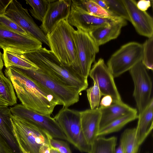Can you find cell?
<instances>
[{
	"instance_id": "obj_1",
	"label": "cell",
	"mask_w": 153,
	"mask_h": 153,
	"mask_svg": "<svg viewBox=\"0 0 153 153\" xmlns=\"http://www.w3.org/2000/svg\"><path fill=\"white\" fill-rule=\"evenodd\" d=\"M4 72L22 104L27 108L42 115H50L56 106L62 105L54 95L18 68H7Z\"/></svg>"
},
{
	"instance_id": "obj_2",
	"label": "cell",
	"mask_w": 153,
	"mask_h": 153,
	"mask_svg": "<svg viewBox=\"0 0 153 153\" xmlns=\"http://www.w3.org/2000/svg\"><path fill=\"white\" fill-rule=\"evenodd\" d=\"M22 54L39 68L65 84L78 88L81 92L88 88L87 79L78 74L71 67L63 65L45 48Z\"/></svg>"
},
{
	"instance_id": "obj_3",
	"label": "cell",
	"mask_w": 153,
	"mask_h": 153,
	"mask_svg": "<svg viewBox=\"0 0 153 153\" xmlns=\"http://www.w3.org/2000/svg\"><path fill=\"white\" fill-rule=\"evenodd\" d=\"M75 30L67 19L63 20L46 36L51 51L59 61L65 66L71 67L78 74Z\"/></svg>"
},
{
	"instance_id": "obj_4",
	"label": "cell",
	"mask_w": 153,
	"mask_h": 153,
	"mask_svg": "<svg viewBox=\"0 0 153 153\" xmlns=\"http://www.w3.org/2000/svg\"><path fill=\"white\" fill-rule=\"evenodd\" d=\"M12 121L13 133L19 148L27 153H39L42 145H51L52 137L41 128L13 115Z\"/></svg>"
},
{
	"instance_id": "obj_5",
	"label": "cell",
	"mask_w": 153,
	"mask_h": 153,
	"mask_svg": "<svg viewBox=\"0 0 153 153\" xmlns=\"http://www.w3.org/2000/svg\"><path fill=\"white\" fill-rule=\"evenodd\" d=\"M17 68L54 95L63 107L68 108L79 101L81 92L78 88L65 84L39 68L36 70Z\"/></svg>"
},
{
	"instance_id": "obj_6",
	"label": "cell",
	"mask_w": 153,
	"mask_h": 153,
	"mask_svg": "<svg viewBox=\"0 0 153 153\" xmlns=\"http://www.w3.org/2000/svg\"><path fill=\"white\" fill-rule=\"evenodd\" d=\"M54 118L68 141L81 152L89 153L90 146L87 143L82 130L80 111L63 107Z\"/></svg>"
},
{
	"instance_id": "obj_7",
	"label": "cell",
	"mask_w": 153,
	"mask_h": 153,
	"mask_svg": "<svg viewBox=\"0 0 153 153\" xmlns=\"http://www.w3.org/2000/svg\"><path fill=\"white\" fill-rule=\"evenodd\" d=\"M143 45L132 42L122 46L108 60L107 66L114 77L129 71L142 59Z\"/></svg>"
},
{
	"instance_id": "obj_8",
	"label": "cell",
	"mask_w": 153,
	"mask_h": 153,
	"mask_svg": "<svg viewBox=\"0 0 153 153\" xmlns=\"http://www.w3.org/2000/svg\"><path fill=\"white\" fill-rule=\"evenodd\" d=\"M74 36L76 51L77 73L87 79L91 65L99 52V46L87 32L77 29L74 31Z\"/></svg>"
},
{
	"instance_id": "obj_9",
	"label": "cell",
	"mask_w": 153,
	"mask_h": 153,
	"mask_svg": "<svg viewBox=\"0 0 153 153\" xmlns=\"http://www.w3.org/2000/svg\"><path fill=\"white\" fill-rule=\"evenodd\" d=\"M10 108L12 115L35 125L46 132L53 138L67 140L58 123L50 115L38 113L22 104L15 105Z\"/></svg>"
},
{
	"instance_id": "obj_10",
	"label": "cell",
	"mask_w": 153,
	"mask_h": 153,
	"mask_svg": "<svg viewBox=\"0 0 153 153\" xmlns=\"http://www.w3.org/2000/svg\"><path fill=\"white\" fill-rule=\"evenodd\" d=\"M123 19L119 16L102 18L91 15L83 9L78 0H71L70 13L67 21L72 26L89 33L105 25L111 24Z\"/></svg>"
},
{
	"instance_id": "obj_11",
	"label": "cell",
	"mask_w": 153,
	"mask_h": 153,
	"mask_svg": "<svg viewBox=\"0 0 153 153\" xmlns=\"http://www.w3.org/2000/svg\"><path fill=\"white\" fill-rule=\"evenodd\" d=\"M147 69L141 61L129 70L134 84L133 96L139 114L144 110L152 97V82Z\"/></svg>"
},
{
	"instance_id": "obj_12",
	"label": "cell",
	"mask_w": 153,
	"mask_h": 153,
	"mask_svg": "<svg viewBox=\"0 0 153 153\" xmlns=\"http://www.w3.org/2000/svg\"><path fill=\"white\" fill-rule=\"evenodd\" d=\"M42 42L28 35H24L0 25V48L23 54L42 47Z\"/></svg>"
},
{
	"instance_id": "obj_13",
	"label": "cell",
	"mask_w": 153,
	"mask_h": 153,
	"mask_svg": "<svg viewBox=\"0 0 153 153\" xmlns=\"http://www.w3.org/2000/svg\"><path fill=\"white\" fill-rule=\"evenodd\" d=\"M5 15L17 23L28 35L49 46L46 36L35 23L27 10L23 7L20 2L12 0Z\"/></svg>"
},
{
	"instance_id": "obj_14",
	"label": "cell",
	"mask_w": 153,
	"mask_h": 153,
	"mask_svg": "<svg viewBox=\"0 0 153 153\" xmlns=\"http://www.w3.org/2000/svg\"><path fill=\"white\" fill-rule=\"evenodd\" d=\"M89 76L98 86L102 96L111 97L113 102L122 101L114 77L103 59H99L91 69Z\"/></svg>"
},
{
	"instance_id": "obj_15",
	"label": "cell",
	"mask_w": 153,
	"mask_h": 153,
	"mask_svg": "<svg viewBox=\"0 0 153 153\" xmlns=\"http://www.w3.org/2000/svg\"><path fill=\"white\" fill-rule=\"evenodd\" d=\"M71 0H51L39 27L46 36L62 20L69 15Z\"/></svg>"
},
{
	"instance_id": "obj_16",
	"label": "cell",
	"mask_w": 153,
	"mask_h": 153,
	"mask_svg": "<svg viewBox=\"0 0 153 153\" xmlns=\"http://www.w3.org/2000/svg\"><path fill=\"white\" fill-rule=\"evenodd\" d=\"M130 19L137 33L148 38L153 37V19L146 11L137 7L134 0H123Z\"/></svg>"
},
{
	"instance_id": "obj_17",
	"label": "cell",
	"mask_w": 153,
	"mask_h": 153,
	"mask_svg": "<svg viewBox=\"0 0 153 153\" xmlns=\"http://www.w3.org/2000/svg\"><path fill=\"white\" fill-rule=\"evenodd\" d=\"M81 128L86 141L90 146L98 137L101 112L99 107L80 111Z\"/></svg>"
},
{
	"instance_id": "obj_18",
	"label": "cell",
	"mask_w": 153,
	"mask_h": 153,
	"mask_svg": "<svg viewBox=\"0 0 153 153\" xmlns=\"http://www.w3.org/2000/svg\"><path fill=\"white\" fill-rule=\"evenodd\" d=\"M127 24L126 20L122 19L111 24L99 27L88 33L99 46L116 39L120 34L122 28Z\"/></svg>"
},
{
	"instance_id": "obj_19",
	"label": "cell",
	"mask_w": 153,
	"mask_h": 153,
	"mask_svg": "<svg viewBox=\"0 0 153 153\" xmlns=\"http://www.w3.org/2000/svg\"><path fill=\"white\" fill-rule=\"evenodd\" d=\"M99 108L101 114L100 129L120 117L129 114L137 112V109L131 107L122 101L112 102L108 106H100Z\"/></svg>"
},
{
	"instance_id": "obj_20",
	"label": "cell",
	"mask_w": 153,
	"mask_h": 153,
	"mask_svg": "<svg viewBox=\"0 0 153 153\" xmlns=\"http://www.w3.org/2000/svg\"><path fill=\"white\" fill-rule=\"evenodd\" d=\"M12 116L8 106H0V134L8 143L14 153H21L13 133Z\"/></svg>"
},
{
	"instance_id": "obj_21",
	"label": "cell",
	"mask_w": 153,
	"mask_h": 153,
	"mask_svg": "<svg viewBox=\"0 0 153 153\" xmlns=\"http://www.w3.org/2000/svg\"><path fill=\"white\" fill-rule=\"evenodd\" d=\"M153 116V99L152 97L144 110L138 115L136 127L140 145L143 142L152 129Z\"/></svg>"
},
{
	"instance_id": "obj_22",
	"label": "cell",
	"mask_w": 153,
	"mask_h": 153,
	"mask_svg": "<svg viewBox=\"0 0 153 153\" xmlns=\"http://www.w3.org/2000/svg\"><path fill=\"white\" fill-rule=\"evenodd\" d=\"M2 58L4 65L6 68L13 67L33 70H36L39 68L35 65L25 58L22 54L4 50Z\"/></svg>"
},
{
	"instance_id": "obj_23",
	"label": "cell",
	"mask_w": 153,
	"mask_h": 153,
	"mask_svg": "<svg viewBox=\"0 0 153 153\" xmlns=\"http://www.w3.org/2000/svg\"><path fill=\"white\" fill-rule=\"evenodd\" d=\"M120 144L123 153H138L140 145L137 128L125 129L121 135Z\"/></svg>"
},
{
	"instance_id": "obj_24",
	"label": "cell",
	"mask_w": 153,
	"mask_h": 153,
	"mask_svg": "<svg viewBox=\"0 0 153 153\" xmlns=\"http://www.w3.org/2000/svg\"><path fill=\"white\" fill-rule=\"evenodd\" d=\"M117 138L98 136L90 145L89 153H115Z\"/></svg>"
},
{
	"instance_id": "obj_25",
	"label": "cell",
	"mask_w": 153,
	"mask_h": 153,
	"mask_svg": "<svg viewBox=\"0 0 153 153\" xmlns=\"http://www.w3.org/2000/svg\"><path fill=\"white\" fill-rule=\"evenodd\" d=\"M14 88L10 80L0 71V99L8 106L16 104L17 99Z\"/></svg>"
},
{
	"instance_id": "obj_26",
	"label": "cell",
	"mask_w": 153,
	"mask_h": 153,
	"mask_svg": "<svg viewBox=\"0 0 153 153\" xmlns=\"http://www.w3.org/2000/svg\"><path fill=\"white\" fill-rule=\"evenodd\" d=\"M138 117L137 113H132L117 119L100 129L97 136L118 131L127 123L137 119Z\"/></svg>"
},
{
	"instance_id": "obj_27",
	"label": "cell",
	"mask_w": 153,
	"mask_h": 153,
	"mask_svg": "<svg viewBox=\"0 0 153 153\" xmlns=\"http://www.w3.org/2000/svg\"><path fill=\"white\" fill-rule=\"evenodd\" d=\"M78 1L82 7L91 15L102 18L118 16L105 10L93 0Z\"/></svg>"
},
{
	"instance_id": "obj_28",
	"label": "cell",
	"mask_w": 153,
	"mask_h": 153,
	"mask_svg": "<svg viewBox=\"0 0 153 153\" xmlns=\"http://www.w3.org/2000/svg\"><path fill=\"white\" fill-rule=\"evenodd\" d=\"M51 0H26L31 7L29 11L32 16L42 22Z\"/></svg>"
},
{
	"instance_id": "obj_29",
	"label": "cell",
	"mask_w": 153,
	"mask_h": 153,
	"mask_svg": "<svg viewBox=\"0 0 153 153\" xmlns=\"http://www.w3.org/2000/svg\"><path fill=\"white\" fill-rule=\"evenodd\" d=\"M111 12L115 15L129 21V17L123 0H104Z\"/></svg>"
},
{
	"instance_id": "obj_30",
	"label": "cell",
	"mask_w": 153,
	"mask_h": 153,
	"mask_svg": "<svg viewBox=\"0 0 153 153\" xmlns=\"http://www.w3.org/2000/svg\"><path fill=\"white\" fill-rule=\"evenodd\" d=\"M153 37L148 38L143 45V52L141 61L147 69H153Z\"/></svg>"
},
{
	"instance_id": "obj_31",
	"label": "cell",
	"mask_w": 153,
	"mask_h": 153,
	"mask_svg": "<svg viewBox=\"0 0 153 153\" xmlns=\"http://www.w3.org/2000/svg\"><path fill=\"white\" fill-rule=\"evenodd\" d=\"M87 95L91 109L99 107L100 98L102 96L97 85L94 83V85L86 90Z\"/></svg>"
},
{
	"instance_id": "obj_32",
	"label": "cell",
	"mask_w": 153,
	"mask_h": 153,
	"mask_svg": "<svg viewBox=\"0 0 153 153\" xmlns=\"http://www.w3.org/2000/svg\"><path fill=\"white\" fill-rule=\"evenodd\" d=\"M0 25L19 33L28 35L17 23L5 15L0 16Z\"/></svg>"
},
{
	"instance_id": "obj_33",
	"label": "cell",
	"mask_w": 153,
	"mask_h": 153,
	"mask_svg": "<svg viewBox=\"0 0 153 153\" xmlns=\"http://www.w3.org/2000/svg\"><path fill=\"white\" fill-rule=\"evenodd\" d=\"M51 146L57 149L61 153H72L68 144L64 141L52 137L50 140Z\"/></svg>"
},
{
	"instance_id": "obj_34",
	"label": "cell",
	"mask_w": 153,
	"mask_h": 153,
	"mask_svg": "<svg viewBox=\"0 0 153 153\" xmlns=\"http://www.w3.org/2000/svg\"><path fill=\"white\" fill-rule=\"evenodd\" d=\"M0 153H14L8 143L0 134Z\"/></svg>"
},
{
	"instance_id": "obj_35",
	"label": "cell",
	"mask_w": 153,
	"mask_h": 153,
	"mask_svg": "<svg viewBox=\"0 0 153 153\" xmlns=\"http://www.w3.org/2000/svg\"><path fill=\"white\" fill-rule=\"evenodd\" d=\"M151 1L150 0H140L137 3V7L141 10L146 11L151 6Z\"/></svg>"
},
{
	"instance_id": "obj_36",
	"label": "cell",
	"mask_w": 153,
	"mask_h": 153,
	"mask_svg": "<svg viewBox=\"0 0 153 153\" xmlns=\"http://www.w3.org/2000/svg\"><path fill=\"white\" fill-rule=\"evenodd\" d=\"M12 0H0V16L5 14L6 10Z\"/></svg>"
},
{
	"instance_id": "obj_37",
	"label": "cell",
	"mask_w": 153,
	"mask_h": 153,
	"mask_svg": "<svg viewBox=\"0 0 153 153\" xmlns=\"http://www.w3.org/2000/svg\"><path fill=\"white\" fill-rule=\"evenodd\" d=\"M113 100L111 97L109 95H106L102 99L100 104V106L106 107L110 106Z\"/></svg>"
},
{
	"instance_id": "obj_38",
	"label": "cell",
	"mask_w": 153,
	"mask_h": 153,
	"mask_svg": "<svg viewBox=\"0 0 153 153\" xmlns=\"http://www.w3.org/2000/svg\"><path fill=\"white\" fill-rule=\"evenodd\" d=\"M94 1L97 3L101 7L103 8L105 10H106L107 11L112 13L110 11L108 7V6L107 4L105 2L104 0H93ZM115 15V14H114Z\"/></svg>"
},
{
	"instance_id": "obj_39",
	"label": "cell",
	"mask_w": 153,
	"mask_h": 153,
	"mask_svg": "<svg viewBox=\"0 0 153 153\" xmlns=\"http://www.w3.org/2000/svg\"><path fill=\"white\" fill-rule=\"evenodd\" d=\"M51 146L47 144L42 146L39 149V153H50Z\"/></svg>"
},
{
	"instance_id": "obj_40",
	"label": "cell",
	"mask_w": 153,
	"mask_h": 153,
	"mask_svg": "<svg viewBox=\"0 0 153 153\" xmlns=\"http://www.w3.org/2000/svg\"><path fill=\"white\" fill-rule=\"evenodd\" d=\"M2 55L0 51V71L2 70L3 66L4 63L2 60Z\"/></svg>"
},
{
	"instance_id": "obj_41",
	"label": "cell",
	"mask_w": 153,
	"mask_h": 153,
	"mask_svg": "<svg viewBox=\"0 0 153 153\" xmlns=\"http://www.w3.org/2000/svg\"><path fill=\"white\" fill-rule=\"evenodd\" d=\"M50 153H61L57 149L51 147L50 150Z\"/></svg>"
},
{
	"instance_id": "obj_42",
	"label": "cell",
	"mask_w": 153,
	"mask_h": 153,
	"mask_svg": "<svg viewBox=\"0 0 153 153\" xmlns=\"http://www.w3.org/2000/svg\"><path fill=\"white\" fill-rule=\"evenodd\" d=\"M115 153H123L122 147L120 144L118 147L116 149Z\"/></svg>"
},
{
	"instance_id": "obj_43",
	"label": "cell",
	"mask_w": 153,
	"mask_h": 153,
	"mask_svg": "<svg viewBox=\"0 0 153 153\" xmlns=\"http://www.w3.org/2000/svg\"><path fill=\"white\" fill-rule=\"evenodd\" d=\"M0 106H8L7 104L5 102L0 99Z\"/></svg>"
},
{
	"instance_id": "obj_44",
	"label": "cell",
	"mask_w": 153,
	"mask_h": 153,
	"mask_svg": "<svg viewBox=\"0 0 153 153\" xmlns=\"http://www.w3.org/2000/svg\"><path fill=\"white\" fill-rule=\"evenodd\" d=\"M21 153H28L27 152L24 151L23 149L21 148H20Z\"/></svg>"
},
{
	"instance_id": "obj_45",
	"label": "cell",
	"mask_w": 153,
	"mask_h": 153,
	"mask_svg": "<svg viewBox=\"0 0 153 153\" xmlns=\"http://www.w3.org/2000/svg\"><path fill=\"white\" fill-rule=\"evenodd\" d=\"M146 153H149V152H147Z\"/></svg>"
}]
</instances>
